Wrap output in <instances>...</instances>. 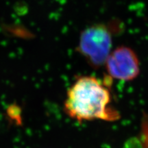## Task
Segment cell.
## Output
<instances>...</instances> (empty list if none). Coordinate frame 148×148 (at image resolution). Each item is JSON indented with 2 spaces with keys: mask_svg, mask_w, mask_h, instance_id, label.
Instances as JSON below:
<instances>
[{
  "mask_svg": "<svg viewBox=\"0 0 148 148\" xmlns=\"http://www.w3.org/2000/svg\"><path fill=\"white\" fill-rule=\"evenodd\" d=\"M104 64L108 76L119 80H133L140 73L137 55L127 46H119L111 51Z\"/></svg>",
  "mask_w": 148,
  "mask_h": 148,
  "instance_id": "cell-3",
  "label": "cell"
},
{
  "mask_svg": "<svg viewBox=\"0 0 148 148\" xmlns=\"http://www.w3.org/2000/svg\"><path fill=\"white\" fill-rule=\"evenodd\" d=\"M111 79L108 75L103 79L89 75L77 77L66 94V114L79 122L119 120L120 113L112 105Z\"/></svg>",
  "mask_w": 148,
  "mask_h": 148,
  "instance_id": "cell-1",
  "label": "cell"
},
{
  "mask_svg": "<svg viewBox=\"0 0 148 148\" xmlns=\"http://www.w3.org/2000/svg\"><path fill=\"white\" fill-rule=\"evenodd\" d=\"M119 27L117 23L114 25L112 23H96L81 32L77 51L92 67L97 69L104 65L112 51V35Z\"/></svg>",
  "mask_w": 148,
  "mask_h": 148,
  "instance_id": "cell-2",
  "label": "cell"
}]
</instances>
